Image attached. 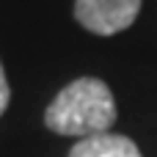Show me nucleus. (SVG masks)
<instances>
[{
  "instance_id": "nucleus-3",
  "label": "nucleus",
  "mask_w": 157,
  "mask_h": 157,
  "mask_svg": "<svg viewBox=\"0 0 157 157\" xmlns=\"http://www.w3.org/2000/svg\"><path fill=\"white\" fill-rule=\"evenodd\" d=\"M69 157H141V149L127 138V135H113V132H102V135H88L80 138Z\"/></svg>"
},
{
  "instance_id": "nucleus-1",
  "label": "nucleus",
  "mask_w": 157,
  "mask_h": 157,
  "mask_svg": "<svg viewBox=\"0 0 157 157\" xmlns=\"http://www.w3.org/2000/svg\"><path fill=\"white\" fill-rule=\"evenodd\" d=\"M116 121V99L105 80L80 77L69 83L44 110V124L58 135H102Z\"/></svg>"
},
{
  "instance_id": "nucleus-4",
  "label": "nucleus",
  "mask_w": 157,
  "mask_h": 157,
  "mask_svg": "<svg viewBox=\"0 0 157 157\" xmlns=\"http://www.w3.org/2000/svg\"><path fill=\"white\" fill-rule=\"evenodd\" d=\"M8 99H11V88H8V80H6V69L0 63V113L8 108Z\"/></svg>"
},
{
  "instance_id": "nucleus-2",
  "label": "nucleus",
  "mask_w": 157,
  "mask_h": 157,
  "mask_svg": "<svg viewBox=\"0 0 157 157\" xmlns=\"http://www.w3.org/2000/svg\"><path fill=\"white\" fill-rule=\"evenodd\" d=\"M141 11V0H75V19L97 33L113 36L127 30Z\"/></svg>"
}]
</instances>
